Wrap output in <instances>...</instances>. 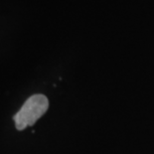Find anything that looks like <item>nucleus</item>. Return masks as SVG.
<instances>
[{
	"label": "nucleus",
	"mask_w": 154,
	"mask_h": 154,
	"mask_svg": "<svg viewBox=\"0 0 154 154\" xmlns=\"http://www.w3.org/2000/svg\"><path fill=\"white\" fill-rule=\"evenodd\" d=\"M48 107L49 101L44 94H34L30 97L13 117L16 128L23 130L27 126L33 125L47 111Z\"/></svg>",
	"instance_id": "1"
}]
</instances>
